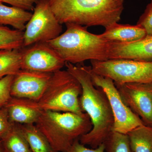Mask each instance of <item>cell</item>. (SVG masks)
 Listing matches in <instances>:
<instances>
[{"mask_svg":"<svg viewBox=\"0 0 152 152\" xmlns=\"http://www.w3.org/2000/svg\"><path fill=\"white\" fill-rule=\"evenodd\" d=\"M66 70L79 82L82 88L80 104L83 111L89 117L93 127L79 138L81 143L95 148L104 143L113 131L114 118L105 93L93 83L91 66L66 62Z\"/></svg>","mask_w":152,"mask_h":152,"instance_id":"cell-1","label":"cell"},{"mask_svg":"<svg viewBox=\"0 0 152 152\" xmlns=\"http://www.w3.org/2000/svg\"><path fill=\"white\" fill-rule=\"evenodd\" d=\"M47 1L61 25L73 23L106 28L118 23L124 10V0Z\"/></svg>","mask_w":152,"mask_h":152,"instance_id":"cell-2","label":"cell"},{"mask_svg":"<svg viewBox=\"0 0 152 152\" xmlns=\"http://www.w3.org/2000/svg\"><path fill=\"white\" fill-rule=\"evenodd\" d=\"M66 25L64 32L47 42L66 62L75 65L88 60H109L111 42L100 34L89 32L86 26L73 23Z\"/></svg>","mask_w":152,"mask_h":152,"instance_id":"cell-3","label":"cell"},{"mask_svg":"<svg viewBox=\"0 0 152 152\" xmlns=\"http://www.w3.org/2000/svg\"><path fill=\"white\" fill-rule=\"evenodd\" d=\"M56 152H68L74 142L93 127L86 113L43 111L35 124Z\"/></svg>","mask_w":152,"mask_h":152,"instance_id":"cell-4","label":"cell"},{"mask_svg":"<svg viewBox=\"0 0 152 152\" xmlns=\"http://www.w3.org/2000/svg\"><path fill=\"white\" fill-rule=\"evenodd\" d=\"M81 93V86L77 80L68 71L61 70L53 74L38 103L43 111L82 115L85 113L80 104Z\"/></svg>","mask_w":152,"mask_h":152,"instance_id":"cell-5","label":"cell"},{"mask_svg":"<svg viewBox=\"0 0 152 152\" xmlns=\"http://www.w3.org/2000/svg\"><path fill=\"white\" fill-rule=\"evenodd\" d=\"M91 62L93 72L111 79L115 85L152 83V61L117 59Z\"/></svg>","mask_w":152,"mask_h":152,"instance_id":"cell-6","label":"cell"},{"mask_svg":"<svg viewBox=\"0 0 152 152\" xmlns=\"http://www.w3.org/2000/svg\"><path fill=\"white\" fill-rule=\"evenodd\" d=\"M62 26L52 12L47 0H39L24 31L23 48L39 42H47L58 37Z\"/></svg>","mask_w":152,"mask_h":152,"instance_id":"cell-7","label":"cell"},{"mask_svg":"<svg viewBox=\"0 0 152 152\" xmlns=\"http://www.w3.org/2000/svg\"><path fill=\"white\" fill-rule=\"evenodd\" d=\"M94 84L103 90L108 99L114 118L113 131L127 134L133 129L145 125L125 104L113 81L95 73L91 70Z\"/></svg>","mask_w":152,"mask_h":152,"instance_id":"cell-8","label":"cell"},{"mask_svg":"<svg viewBox=\"0 0 152 152\" xmlns=\"http://www.w3.org/2000/svg\"><path fill=\"white\" fill-rule=\"evenodd\" d=\"M21 69L53 74L65 66L66 62L47 42L22 48Z\"/></svg>","mask_w":152,"mask_h":152,"instance_id":"cell-9","label":"cell"},{"mask_svg":"<svg viewBox=\"0 0 152 152\" xmlns=\"http://www.w3.org/2000/svg\"><path fill=\"white\" fill-rule=\"evenodd\" d=\"M127 106L145 125L152 127V83L115 85Z\"/></svg>","mask_w":152,"mask_h":152,"instance_id":"cell-10","label":"cell"},{"mask_svg":"<svg viewBox=\"0 0 152 152\" xmlns=\"http://www.w3.org/2000/svg\"><path fill=\"white\" fill-rule=\"evenodd\" d=\"M53 75L52 73L21 69L14 76L11 86V96L39 102Z\"/></svg>","mask_w":152,"mask_h":152,"instance_id":"cell-11","label":"cell"},{"mask_svg":"<svg viewBox=\"0 0 152 152\" xmlns=\"http://www.w3.org/2000/svg\"><path fill=\"white\" fill-rule=\"evenodd\" d=\"M152 61V36L132 43L111 42L109 59Z\"/></svg>","mask_w":152,"mask_h":152,"instance_id":"cell-12","label":"cell"},{"mask_svg":"<svg viewBox=\"0 0 152 152\" xmlns=\"http://www.w3.org/2000/svg\"><path fill=\"white\" fill-rule=\"evenodd\" d=\"M5 107L13 124H35L43 110L38 102L28 99L12 97Z\"/></svg>","mask_w":152,"mask_h":152,"instance_id":"cell-13","label":"cell"},{"mask_svg":"<svg viewBox=\"0 0 152 152\" xmlns=\"http://www.w3.org/2000/svg\"><path fill=\"white\" fill-rule=\"evenodd\" d=\"M100 35L110 42L121 43L134 42L147 36L145 30L138 25L122 24L118 23L105 28V31Z\"/></svg>","mask_w":152,"mask_h":152,"instance_id":"cell-14","label":"cell"},{"mask_svg":"<svg viewBox=\"0 0 152 152\" xmlns=\"http://www.w3.org/2000/svg\"><path fill=\"white\" fill-rule=\"evenodd\" d=\"M32 14L20 8L8 7L0 3V26L9 25L24 31Z\"/></svg>","mask_w":152,"mask_h":152,"instance_id":"cell-15","label":"cell"},{"mask_svg":"<svg viewBox=\"0 0 152 152\" xmlns=\"http://www.w3.org/2000/svg\"><path fill=\"white\" fill-rule=\"evenodd\" d=\"M32 152H56L35 124H19Z\"/></svg>","mask_w":152,"mask_h":152,"instance_id":"cell-16","label":"cell"},{"mask_svg":"<svg viewBox=\"0 0 152 152\" xmlns=\"http://www.w3.org/2000/svg\"><path fill=\"white\" fill-rule=\"evenodd\" d=\"M127 134L134 152H152V127L143 125Z\"/></svg>","mask_w":152,"mask_h":152,"instance_id":"cell-17","label":"cell"},{"mask_svg":"<svg viewBox=\"0 0 152 152\" xmlns=\"http://www.w3.org/2000/svg\"><path fill=\"white\" fill-rule=\"evenodd\" d=\"M21 66L20 50H0V80L9 75H15Z\"/></svg>","mask_w":152,"mask_h":152,"instance_id":"cell-18","label":"cell"},{"mask_svg":"<svg viewBox=\"0 0 152 152\" xmlns=\"http://www.w3.org/2000/svg\"><path fill=\"white\" fill-rule=\"evenodd\" d=\"M4 148L10 152H32L18 124H13L10 130L2 140Z\"/></svg>","mask_w":152,"mask_h":152,"instance_id":"cell-19","label":"cell"},{"mask_svg":"<svg viewBox=\"0 0 152 152\" xmlns=\"http://www.w3.org/2000/svg\"><path fill=\"white\" fill-rule=\"evenodd\" d=\"M24 31L0 26V50L23 48Z\"/></svg>","mask_w":152,"mask_h":152,"instance_id":"cell-20","label":"cell"},{"mask_svg":"<svg viewBox=\"0 0 152 152\" xmlns=\"http://www.w3.org/2000/svg\"><path fill=\"white\" fill-rule=\"evenodd\" d=\"M104 144L105 152H134L127 134L113 131Z\"/></svg>","mask_w":152,"mask_h":152,"instance_id":"cell-21","label":"cell"},{"mask_svg":"<svg viewBox=\"0 0 152 152\" xmlns=\"http://www.w3.org/2000/svg\"><path fill=\"white\" fill-rule=\"evenodd\" d=\"M15 75H9L0 80V109L5 107L12 98L11 88Z\"/></svg>","mask_w":152,"mask_h":152,"instance_id":"cell-22","label":"cell"},{"mask_svg":"<svg viewBox=\"0 0 152 152\" xmlns=\"http://www.w3.org/2000/svg\"><path fill=\"white\" fill-rule=\"evenodd\" d=\"M137 24L145 30L147 36H152V0L147 6Z\"/></svg>","mask_w":152,"mask_h":152,"instance_id":"cell-23","label":"cell"},{"mask_svg":"<svg viewBox=\"0 0 152 152\" xmlns=\"http://www.w3.org/2000/svg\"><path fill=\"white\" fill-rule=\"evenodd\" d=\"M12 125L9 120L7 108L3 107L0 109V140H2L7 134Z\"/></svg>","mask_w":152,"mask_h":152,"instance_id":"cell-24","label":"cell"},{"mask_svg":"<svg viewBox=\"0 0 152 152\" xmlns=\"http://www.w3.org/2000/svg\"><path fill=\"white\" fill-rule=\"evenodd\" d=\"M39 0H3V3L9 4L28 11H34L35 5Z\"/></svg>","mask_w":152,"mask_h":152,"instance_id":"cell-25","label":"cell"},{"mask_svg":"<svg viewBox=\"0 0 152 152\" xmlns=\"http://www.w3.org/2000/svg\"><path fill=\"white\" fill-rule=\"evenodd\" d=\"M68 152H105V145L103 143L95 148H89L81 143L78 139L74 142Z\"/></svg>","mask_w":152,"mask_h":152,"instance_id":"cell-26","label":"cell"},{"mask_svg":"<svg viewBox=\"0 0 152 152\" xmlns=\"http://www.w3.org/2000/svg\"><path fill=\"white\" fill-rule=\"evenodd\" d=\"M4 146L2 140H0V152H4Z\"/></svg>","mask_w":152,"mask_h":152,"instance_id":"cell-27","label":"cell"},{"mask_svg":"<svg viewBox=\"0 0 152 152\" xmlns=\"http://www.w3.org/2000/svg\"><path fill=\"white\" fill-rule=\"evenodd\" d=\"M4 152H10L9 151H8L5 148H4Z\"/></svg>","mask_w":152,"mask_h":152,"instance_id":"cell-28","label":"cell"},{"mask_svg":"<svg viewBox=\"0 0 152 152\" xmlns=\"http://www.w3.org/2000/svg\"><path fill=\"white\" fill-rule=\"evenodd\" d=\"M0 3H3V0H0Z\"/></svg>","mask_w":152,"mask_h":152,"instance_id":"cell-29","label":"cell"}]
</instances>
